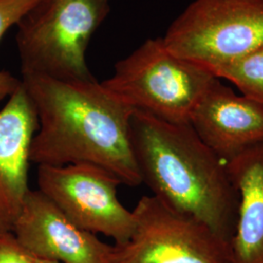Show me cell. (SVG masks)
Segmentation results:
<instances>
[{"mask_svg": "<svg viewBox=\"0 0 263 263\" xmlns=\"http://www.w3.org/2000/svg\"><path fill=\"white\" fill-rule=\"evenodd\" d=\"M21 81L39 123L30 162L38 166L91 164L111 173L125 185L142 183L132 147L133 108L97 79L22 76Z\"/></svg>", "mask_w": 263, "mask_h": 263, "instance_id": "obj_1", "label": "cell"}, {"mask_svg": "<svg viewBox=\"0 0 263 263\" xmlns=\"http://www.w3.org/2000/svg\"><path fill=\"white\" fill-rule=\"evenodd\" d=\"M133 152L145 183L164 205L197 218L230 242L235 229L238 193L226 161L190 123H172L134 110Z\"/></svg>", "mask_w": 263, "mask_h": 263, "instance_id": "obj_2", "label": "cell"}, {"mask_svg": "<svg viewBox=\"0 0 263 263\" xmlns=\"http://www.w3.org/2000/svg\"><path fill=\"white\" fill-rule=\"evenodd\" d=\"M110 9L109 0H38L17 24L22 76L96 79L86 51Z\"/></svg>", "mask_w": 263, "mask_h": 263, "instance_id": "obj_3", "label": "cell"}, {"mask_svg": "<svg viewBox=\"0 0 263 263\" xmlns=\"http://www.w3.org/2000/svg\"><path fill=\"white\" fill-rule=\"evenodd\" d=\"M216 76L172 53L163 37L149 38L114 66L102 84L134 110L172 123H190Z\"/></svg>", "mask_w": 263, "mask_h": 263, "instance_id": "obj_4", "label": "cell"}, {"mask_svg": "<svg viewBox=\"0 0 263 263\" xmlns=\"http://www.w3.org/2000/svg\"><path fill=\"white\" fill-rule=\"evenodd\" d=\"M163 40L175 55L212 72L263 47V0H194Z\"/></svg>", "mask_w": 263, "mask_h": 263, "instance_id": "obj_5", "label": "cell"}, {"mask_svg": "<svg viewBox=\"0 0 263 263\" xmlns=\"http://www.w3.org/2000/svg\"><path fill=\"white\" fill-rule=\"evenodd\" d=\"M133 213L134 232L126 243L114 245L113 263H233L227 241L157 198L141 197Z\"/></svg>", "mask_w": 263, "mask_h": 263, "instance_id": "obj_6", "label": "cell"}, {"mask_svg": "<svg viewBox=\"0 0 263 263\" xmlns=\"http://www.w3.org/2000/svg\"><path fill=\"white\" fill-rule=\"evenodd\" d=\"M122 184L111 173L91 164L38 166V186L74 223L115 245L126 243L135 228L133 211L117 196Z\"/></svg>", "mask_w": 263, "mask_h": 263, "instance_id": "obj_7", "label": "cell"}, {"mask_svg": "<svg viewBox=\"0 0 263 263\" xmlns=\"http://www.w3.org/2000/svg\"><path fill=\"white\" fill-rule=\"evenodd\" d=\"M13 232L37 259L113 263L115 247L74 223L39 190H29Z\"/></svg>", "mask_w": 263, "mask_h": 263, "instance_id": "obj_8", "label": "cell"}, {"mask_svg": "<svg viewBox=\"0 0 263 263\" xmlns=\"http://www.w3.org/2000/svg\"><path fill=\"white\" fill-rule=\"evenodd\" d=\"M190 124L226 162L263 143V104L236 94L216 77L198 103Z\"/></svg>", "mask_w": 263, "mask_h": 263, "instance_id": "obj_9", "label": "cell"}, {"mask_svg": "<svg viewBox=\"0 0 263 263\" xmlns=\"http://www.w3.org/2000/svg\"><path fill=\"white\" fill-rule=\"evenodd\" d=\"M37 113L21 84L0 110V232L13 231L27 198Z\"/></svg>", "mask_w": 263, "mask_h": 263, "instance_id": "obj_10", "label": "cell"}, {"mask_svg": "<svg viewBox=\"0 0 263 263\" xmlns=\"http://www.w3.org/2000/svg\"><path fill=\"white\" fill-rule=\"evenodd\" d=\"M238 193L233 263H263V143L226 162Z\"/></svg>", "mask_w": 263, "mask_h": 263, "instance_id": "obj_11", "label": "cell"}, {"mask_svg": "<svg viewBox=\"0 0 263 263\" xmlns=\"http://www.w3.org/2000/svg\"><path fill=\"white\" fill-rule=\"evenodd\" d=\"M212 73L233 83L246 98L263 104V47L217 66Z\"/></svg>", "mask_w": 263, "mask_h": 263, "instance_id": "obj_12", "label": "cell"}, {"mask_svg": "<svg viewBox=\"0 0 263 263\" xmlns=\"http://www.w3.org/2000/svg\"><path fill=\"white\" fill-rule=\"evenodd\" d=\"M38 0H0V41L13 26L31 9ZM21 84V79L8 71L0 70V102L9 98Z\"/></svg>", "mask_w": 263, "mask_h": 263, "instance_id": "obj_13", "label": "cell"}, {"mask_svg": "<svg viewBox=\"0 0 263 263\" xmlns=\"http://www.w3.org/2000/svg\"><path fill=\"white\" fill-rule=\"evenodd\" d=\"M0 263H36L13 231L0 232Z\"/></svg>", "mask_w": 263, "mask_h": 263, "instance_id": "obj_14", "label": "cell"}, {"mask_svg": "<svg viewBox=\"0 0 263 263\" xmlns=\"http://www.w3.org/2000/svg\"><path fill=\"white\" fill-rule=\"evenodd\" d=\"M36 263H59L55 261H49V260H43V259H37L36 258Z\"/></svg>", "mask_w": 263, "mask_h": 263, "instance_id": "obj_15", "label": "cell"}]
</instances>
